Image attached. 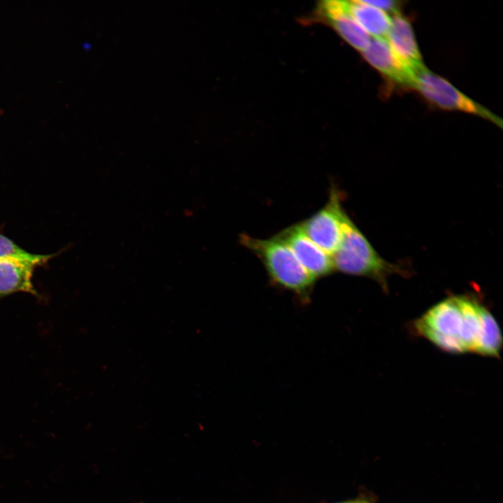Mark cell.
Here are the masks:
<instances>
[{
	"mask_svg": "<svg viewBox=\"0 0 503 503\" xmlns=\"http://www.w3.org/2000/svg\"><path fill=\"white\" fill-rule=\"evenodd\" d=\"M57 256V254H36L30 253L9 238L0 233V259L5 258H19L37 261L42 265Z\"/></svg>",
	"mask_w": 503,
	"mask_h": 503,
	"instance_id": "obj_13",
	"label": "cell"
},
{
	"mask_svg": "<svg viewBox=\"0 0 503 503\" xmlns=\"http://www.w3.org/2000/svg\"><path fill=\"white\" fill-rule=\"evenodd\" d=\"M340 196L335 189H332L326 205L299 224L306 235L331 256L342 242L343 222L347 214Z\"/></svg>",
	"mask_w": 503,
	"mask_h": 503,
	"instance_id": "obj_5",
	"label": "cell"
},
{
	"mask_svg": "<svg viewBox=\"0 0 503 503\" xmlns=\"http://www.w3.org/2000/svg\"><path fill=\"white\" fill-rule=\"evenodd\" d=\"M332 259L335 270L372 278L384 288L387 277L400 270L378 254L347 214L343 222L342 242Z\"/></svg>",
	"mask_w": 503,
	"mask_h": 503,
	"instance_id": "obj_2",
	"label": "cell"
},
{
	"mask_svg": "<svg viewBox=\"0 0 503 503\" xmlns=\"http://www.w3.org/2000/svg\"><path fill=\"white\" fill-rule=\"evenodd\" d=\"M412 88L441 108L472 114L502 126L500 118L426 68L416 76Z\"/></svg>",
	"mask_w": 503,
	"mask_h": 503,
	"instance_id": "obj_4",
	"label": "cell"
},
{
	"mask_svg": "<svg viewBox=\"0 0 503 503\" xmlns=\"http://www.w3.org/2000/svg\"><path fill=\"white\" fill-rule=\"evenodd\" d=\"M502 347V336L495 317L487 309L484 314L483 326L476 351L483 356L499 357Z\"/></svg>",
	"mask_w": 503,
	"mask_h": 503,
	"instance_id": "obj_12",
	"label": "cell"
},
{
	"mask_svg": "<svg viewBox=\"0 0 503 503\" xmlns=\"http://www.w3.org/2000/svg\"><path fill=\"white\" fill-rule=\"evenodd\" d=\"M485 307L465 296H451L414 323L418 334L450 353L476 352Z\"/></svg>",
	"mask_w": 503,
	"mask_h": 503,
	"instance_id": "obj_1",
	"label": "cell"
},
{
	"mask_svg": "<svg viewBox=\"0 0 503 503\" xmlns=\"http://www.w3.org/2000/svg\"><path fill=\"white\" fill-rule=\"evenodd\" d=\"M323 10L332 26L349 45L363 52L371 41L370 35L349 13L346 1H328Z\"/></svg>",
	"mask_w": 503,
	"mask_h": 503,
	"instance_id": "obj_10",
	"label": "cell"
},
{
	"mask_svg": "<svg viewBox=\"0 0 503 503\" xmlns=\"http://www.w3.org/2000/svg\"><path fill=\"white\" fill-rule=\"evenodd\" d=\"M40 263L24 258L0 259V300L15 293L38 296L32 283L33 273Z\"/></svg>",
	"mask_w": 503,
	"mask_h": 503,
	"instance_id": "obj_9",
	"label": "cell"
},
{
	"mask_svg": "<svg viewBox=\"0 0 503 503\" xmlns=\"http://www.w3.org/2000/svg\"><path fill=\"white\" fill-rule=\"evenodd\" d=\"M347 503H363V502H347Z\"/></svg>",
	"mask_w": 503,
	"mask_h": 503,
	"instance_id": "obj_15",
	"label": "cell"
},
{
	"mask_svg": "<svg viewBox=\"0 0 503 503\" xmlns=\"http://www.w3.org/2000/svg\"><path fill=\"white\" fill-rule=\"evenodd\" d=\"M365 59L391 81L404 87H413L415 76L396 58L387 40L372 38L362 52Z\"/></svg>",
	"mask_w": 503,
	"mask_h": 503,
	"instance_id": "obj_8",
	"label": "cell"
},
{
	"mask_svg": "<svg viewBox=\"0 0 503 503\" xmlns=\"http://www.w3.org/2000/svg\"><path fill=\"white\" fill-rule=\"evenodd\" d=\"M277 236L289 246L300 263L315 279L335 270L332 256L314 243L300 224L283 230Z\"/></svg>",
	"mask_w": 503,
	"mask_h": 503,
	"instance_id": "obj_6",
	"label": "cell"
},
{
	"mask_svg": "<svg viewBox=\"0 0 503 503\" xmlns=\"http://www.w3.org/2000/svg\"><path fill=\"white\" fill-rule=\"evenodd\" d=\"M367 3L373 6L382 11L387 13L388 15L389 14H391L392 16H394L395 15L400 14V10H399V6L398 2L396 1H389V0H380V1H369V0H364Z\"/></svg>",
	"mask_w": 503,
	"mask_h": 503,
	"instance_id": "obj_14",
	"label": "cell"
},
{
	"mask_svg": "<svg viewBox=\"0 0 503 503\" xmlns=\"http://www.w3.org/2000/svg\"><path fill=\"white\" fill-rule=\"evenodd\" d=\"M240 241L260 258L273 282L298 295H307L316 279L303 268L284 241L277 235L258 239L247 235H241Z\"/></svg>",
	"mask_w": 503,
	"mask_h": 503,
	"instance_id": "obj_3",
	"label": "cell"
},
{
	"mask_svg": "<svg viewBox=\"0 0 503 503\" xmlns=\"http://www.w3.org/2000/svg\"><path fill=\"white\" fill-rule=\"evenodd\" d=\"M386 40L396 58L415 78L425 68L412 27L405 17L392 16Z\"/></svg>",
	"mask_w": 503,
	"mask_h": 503,
	"instance_id": "obj_7",
	"label": "cell"
},
{
	"mask_svg": "<svg viewBox=\"0 0 503 503\" xmlns=\"http://www.w3.org/2000/svg\"><path fill=\"white\" fill-rule=\"evenodd\" d=\"M346 3L349 13L370 37L386 40L391 24L390 15L364 0Z\"/></svg>",
	"mask_w": 503,
	"mask_h": 503,
	"instance_id": "obj_11",
	"label": "cell"
}]
</instances>
